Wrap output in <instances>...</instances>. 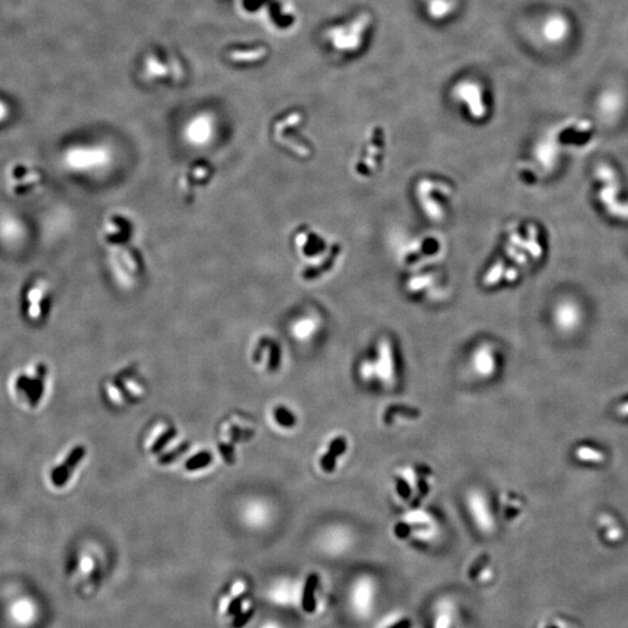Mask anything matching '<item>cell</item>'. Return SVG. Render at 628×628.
I'll return each instance as SVG.
<instances>
[{"mask_svg": "<svg viewBox=\"0 0 628 628\" xmlns=\"http://www.w3.org/2000/svg\"><path fill=\"white\" fill-rule=\"evenodd\" d=\"M134 226L126 215L110 214L104 228V241L113 259L114 268L126 278H136L141 273L143 263L138 249L131 245Z\"/></svg>", "mask_w": 628, "mask_h": 628, "instance_id": "cell-1", "label": "cell"}, {"mask_svg": "<svg viewBox=\"0 0 628 628\" xmlns=\"http://www.w3.org/2000/svg\"><path fill=\"white\" fill-rule=\"evenodd\" d=\"M371 26L373 17L366 12L333 24L326 31V41L331 52L338 57H352L359 54L368 41L366 36H369Z\"/></svg>", "mask_w": 628, "mask_h": 628, "instance_id": "cell-2", "label": "cell"}, {"mask_svg": "<svg viewBox=\"0 0 628 628\" xmlns=\"http://www.w3.org/2000/svg\"><path fill=\"white\" fill-rule=\"evenodd\" d=\"M452 96L459 104L466 107L470 117L482 120L487 114L485 90L478 80L464 78L452 87Z\"/></svg>", "mask_w": 628, "mask_h": 628, "instance_id": "cell-3", "label": "cell"}, {"mask_svg": "<svg viewBox=\"0 0 628 628\" xmlns=\"http://www.w3.org/2000/svg\"><path fill=\"white\" fill-rule=\"evenodd\" d=\"M214 173L213 164L206 159H197L190 163L180 176V187L184 197L187 201H194L197 191L210 183Z\"/></svg>", "mask_w": 628, "mask_h": 628, "instance_id": "cell-4", "label": "cell"}, {"mask_svg": "<svg viewBox=\"0 0 628 628\" xmlns=\"http://www.w3.org/2000/svg\"><path fill=\"white\" fill-rule=\"evenodd\" d=\"M466 505L473 524L483 533L494 531V517L491 510L490 501L483 491L471 489L466 496Z\"/></svg>", "mask_w": 628, "mask_h": 628, "instance_id": "cell-5", "label": "cell"}, {"mask_svg": "<svg viewBox=\"0 0 628 628\" xmlns=\"http://www.w3.org/2000/svg\"><path fill=\"white\" fill-rule=\"evenodd\" d=\"M373 361L376 366L377 380H380V383L385 387L394 384L396 377V359L391 342L387 338H384L378 343V350Z\"/></svg>", "mask_w": 628, "mask_h": 628, "instance_id": "cell-6", "label": "cell"}, {"mask_svg": "<svg viewBox=\"0 0 628 628\" xmlns=\"http://www.w3.org/2000/svg\"><path fill=\"white\" fill-rule=\"evenodd\" d=\"M473 373L482 380L494 376L497 370V357L494 348L489 345H478L470 359Z\"/></svg>", "mask_w": 628, "mask_h": 628, "instance_id": "cell-7", "label": "cell"}, {"mask_svg": "<svg viewBox=\"0 0 628 628\" xmlns=\"http://www.w3.org/2000/svg\"><path fill=\"white\" fill-rule=\"evenodd\" d=\"M421 7L431 20H448L456 13L459 0H420Z\"/></svg>", "mask_w": 628, "mask_h": 628, "instance_id": "cell-8", "label": "cell"}, {"mask_svg": "<svg viewBox=\"0 0 628 628\" xmlns=\"http://www.w3.org/2000/svg\"><path fill=\"white\" fill-rule=\"evenodd\" d=\"M84 455H85V448L83 445H77L76 448H73V452H70L62 466H57L52 470V483L55 484L56 487H63L66 480H69L73 470L83 459Z\"/></svg>", "mask_w": 628, "mask_h": 628, "instance_id": "cell-9", "label": "cell"}, {"mask_svg": "<svg viewBox=\"0 0 628 628\" xmlns=\"http://www.w3.org/2000/svg\"><path fill=\"white\" fill-rule=\"evenodd\" d=\"M326 548L331 552H341L352 542V533L343 526H331L324 535Z\"/></svg>", "mask_w": 628, "mask_h": 628, "instance_id": "cell-10", "label": "cell"}, {"mask_svg": "<svg viewBox=\"0 0 628 628\" xmlns=\"http://www.w3.org/2000/svg\"><path fill=\"white\" fill-rule=\"evenodd\" d=\"M347 450V440L343 436H336L328 443L327 452L321 456L320 466L324 473H331L336 466L338 456L343 455Z\"/></svg>", "mask_w": 628, "mask_h": 628, "instance_id": "cell-11", "label": "cell"}, {"mask_svg": "<svg viewBox=\"0 0 628 628\" xmlns=\"http://www.w3.org/2000/svg\"><path fill=\"white\" fill-rule=\"evenodd\" d=\"M399 415H405L406 418L413 419L418 418L419 415H420V412L417 408H408V406H403V405H394V406L387 408L385 412H384L383 421L385 424H390L392 417Z\"/></svg>", "mask_w": 628, "mask_h": 628, "instance_id": "cell-12", "label": "cell"}, {"mask_svg": "<svg viewBox=\"0 0 628 628\" xmlns=\"http://www.w3.org/2000/svg\"><path fill=\"white\" fill-rule=\"evenodd\" d=\"M273 417H275L277 424H280L282 427H294L296 422H297L296 415L285 406H278V408H275Z\"/></svg>", "mask_w": 628, "mask_h": 628, "instance_id": "cell-13", "label": "cell"}, {"mask_svg": "<svg viewBox=\"0 0 628 628\" xmlns=\"http://www.w3.org/2000/svg\"><path fill=\"white\" fill-rule=\"evenodd\" d=\"M317 322L313 317H306L301 319L296 327H294V333L299 338H308L313 335L314 331H317Z\"/></svg>", "mask_w": 628, "mask_h": 628, "instance_id": "cell-14", "label": "cell"}, {"mask_svg": "<svg viewBox=\"0 0 628 628\" xmlns=\"http://www.w3.org/2000/svg\"><path fill=\"white\" fill-rule=\"evenodd\" d=\"M213 459V456L208 452H198L194 457L187 459L185 463V468L189 471H194V470L203 469L205 466H208Z\"/></svg>", "mask_w": 628, "mask_h": 628, "instance_id": "cell-15", "label": "cell"}, {"mask_svg": "<svg viewBox=\"0 0 628 628\" xmlns=\"http://www.w3.org/2000/svg\"><path fill=\"white\" fill-rule=\"evenodd\" d=\"M317 576L315 573H313V575L308 577V583H306V587H305L304 601H303L305 611L312 612L314 610L313 594L315 587H317Z\"/></svg>", "mask_w": 628, "mask_h": 628, "instance_id": "cell-16", "label": "cell"}, {"mask_svg": "<svg viewBox=\"0 0 628 628\" xmlns=\"http://www.w3.org/2000/svg\"><path fill=\"white\" fill-rule=\"evenodd\" d=\"M359 376L364 382L377 380L376 366L373 359H363L359 366Z\"/></svg>", "mask_w": 628, "mask_h": 628, "instance_id": "cell-17", "label": "cell"}, {"mask_svg": "<svg viewBox=\"0 0 628 628\" xmlns=\"http://www.w3.org/2000/svg\"><path fill=\"white\" fill-rule=\"evenodd\" d=\"M545 35H547V38L549 40H557V38H562L561 36H564L566 34V26L564 24H562V21L561 20H554L549 21L548 27L547 29H545Z\"/></svg>", "mask_w": 628, "mask_h": 628, "instance_id": "cell-18", "label": "cell"}, {"mask_svg": "<svg viewBox=\"0 0 628 628\" xmlns=\"http://www.w3.org/2000/svg\"><path fill=\"white\" fill-rule=\"evenodd\" d=\"M42 294H43V284H38V287H35L31 290L29 297H31V317H38L40 315V301H41Z\"/></svg>", "mask_w": 628, "mask_h": 628, "instance_id": "cell-19", "label": "cell"}, {"mask_svg": "<svg viewBox=\"0 0 628 628\" xmlns=\"http://www.w3.org/2000/svg\"><path fill=\"white\" fill-rule=\"evenodd\" d=\"M177 431L175 428H169L168 431H164L161 436H159L155 442H154V445H152V452L156 454V452H159L162 450L164 447H166V443H169L171 440H173L175 436H176Z\"/></svg>", "mask_w": 628, "mask_h": 628, "instance_id": "cell-20", "label": "cell"}, {"mask_svg": "<svg viewBox=\"0 0 628 628\" xmlns=\"http://www.w3.org/2000/svg\"><path fill=\"white\" fill-rule=\"evenodd\" d=\"M490 562V557L487 555H482L475 561L470 566L468 571V576L470 580H476L478 575L483 571L484 568L487 566V563Z\"/></svg>", "mask_w": 628, "mask_h": 628, "instance_id": "cell-21", "label": "cell"}, {"mask_svg": "<svg viewBox=\"0 0 628 628\" xmlns=\"http://www.w3.org/2000/svg\"><path fill=\"white\" fill-rule=\"evenodd\" d=\"M187 448H189V445H187V442L183 443V445H178L176 449H173L169 452H166L164 455L161 456L159 459V464H169V463L175 461L180 454L187 452Z\"/></svg>", "mask_w": 628, "mask_h": 628, "instance_id": "cell-22", "label": "cell"}, {"mask_svg": "<svg viewBox=\"0 0 628 628\" xmlns=\"http://www.w3.org/2000/svg\"><path fill=\"white\" fill-rule=\"evenodd\" d=\"M269 369L276 370L280 363V349L276 342L270 341L269 340Z\"/></svg>", "mask_w": 628, "mask_h": 628, "instance_id": "cell-23", "label": "cell"}, {"mask_svg": "<svg viewBox=\"0 0 628 628\" xmlns=\"http://www.w3.org/2000/svg\"><path fill=\"white\" fill-rule=\"evenodd\" d=\"M397 492L403 499H408V498L411 497V485L408 484V480H405L403 476L397 478Z\"/></svg>", "mask_w": 628, "mask_h": 628, "instance_id": "cell-24", "label": "cell"}, {"mask_svg": "<svg viewBox=\"0 0 628 628\" xmlns=\"http://www.w3.org/2000/svg\"><path fill=\"white\" fill-rule=\"evenodd\" d=\"M543 628H573V626L570 625L569 622H566L563 618L554 617V618L545 622Z\"/></svg>", "mask_w": 628, "mask_h": 628, "instance_id": "cell-25", "label": "cell"}, {"mask_svg": "<svg viewBox=\"0 0 628 628\" xmlns=\"http://www.w3.org/2000/svg\"><path fill=\"white\" fill-rule=\"evenodd\" d=\"M33 173H33L31 170L27 169L26 166H19L13 170L12 175H13V177H15V178H26L28 175H33Z\"/></svg>", "mask_w": 628, "mask_h": 628, "instance_id": "cell-26", "label": "cell"}, {"mask_svg": "<svg viewBox=\"0 0 628 628\" xmlns=\"http://www.w3.org/2000/svg\"><path fill=\"white\" fill-rule=\"evenodd\" d=\"M38 180H31V182H28V183L21 184V185H17L15 187V192L17 194H24V192H27V191L31 190L33 187H35V182Z\"/></svg>", "mask_w": 628, "mask_h": 628, "instance_id": "cell-27", "label": "cell"}, {"mask_svg": "<svg viewBox=\"0 0 628 628\" xmlns=\"http://www.w3.org/2000/svg\"><path fill=\"white\" fill-rule=\"evenodd\" d=\"M410 626H411V622H408V620H406V622H399V624H397V625L394 626V627L391 628H410Z\"/></svg>", "mask_w": 628, "mask_h": 628, "instance_id": "cell-28", "label": "cell"}, {"mask_svg": "<svg viewBox=\"0 0 628 628\" xmlns=\"http://www.w3.org/2000/svg\"><path fill=\"white\" fill-rule=\"evenodd\" d=\"M620 413L622 415H628V403L627 404L622 405V408H620Z\"/></svg>", "mask_w": 628, "mask_h": 628, "instance_id": "cell-29", "label": "cell"}]
</instances>
